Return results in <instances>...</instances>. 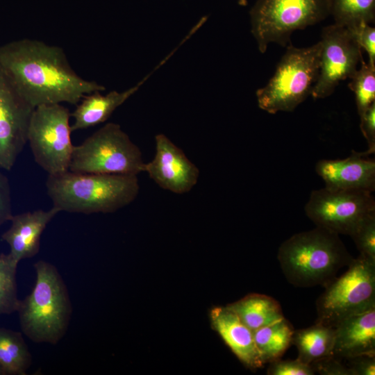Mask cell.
I'll return each instance as SVG.
<instances>
[{
    "mask_svg": "<svg viewBox=\"0 0 375 375\" xmlns=\"http://www.w3.org/2000/svg\"><path fill=\"white\" fill-rule=\"evenodd\" d=\"M0 67L34 108L62 103L76 105L86 94L106 90L76 74L62 49L36 40L24 38L0 46Z\"/></svg>",
    "mask_w": 375,
    "mask_h": 375,
    "instance_id": "1",
    "label": "cell"
},
{
    "mask_svg": "<svg viewBox=\"0 0 375 375\" xmlns=\"http://www.w3.org/2000/svg\"><path fill=\"white\" fill-rule=\"evenodd\" d=\"M47 195L60 212H114L131 203L140 191L137 175L79 173L48 175Z\"/></svg>",
    "mask_w": 375,
    "mask_h": 375,
    "instance_id": "2",
    "label": "cell"
},
{
    "mask_svg": "<svg viewBox=\"0 0 375 375\" xmlns=\"http://www.w3.org/2000/svg\"><path fill=\"white\" fill-rule=\"evenodd\" d=\"M277 258L287 281L299 288L324 287L353 259L339 235L319 226L285 240Z\"/></svg>",
    "mask_w": 375,
    "mask_h": 375,
    "instance_id": "3",
    "label": "cell"
},
{
    "mask_svg": "<svg viewBox=\"0 0 375 375\" xmlns=\"http://www.w3.org/2000/svg\"><path fill=\"white\" fill-rule=\"evenodd\" d=\"M33 267V288L17 310L19 325L33 342L56 344L65 335L72 313L69 292L53 264L40 260Z\"/></svg>",
    "mask_w": 375,
    "mask_h": 375,
    "instance_id": "4",
    "label": "cell"
},
{
    "mask_svg": "<svg viewBox=\"0 0 375 375\" xmlns=\"http://www.w3.org/2000/svg\"><path fill=\"white\" fill-rule=\"evenodd\" d=\"M322 44L287 46L273 76L256 92L259 108L268 113L293 111L311 95L318 78Z\"/></svg>",
    "mask_w": 375,
    "mask_h": 375,
    "instance_id": "5",
    "label": "cell"
},
{
    "mask_svg": "<svg viewBox=\"0 0 375 375\" xmlns=\"http://www.w3.org/2000/svg\"><path fill=\"white\" fill-rule=\"evenodd\" d=\"M251 31L263 53L275 42L285 47L291 35L331 15L330 0H256L249 11Z\"/></svg>",
    "mask_w": 375,
    "mask_h": 375,
    "instance_id": "6",
    "label": "cell"
},
{
    "mask_svg": "<svg viewBox=\"0 0 375 375\" xmlns=\"http://www.w3.org/2000/svg\"><path fill=\"white\" fill-rule=\"evenodd\" d=\"M145 162L140 148L116 123H108L74 146L69 170L79 173L137 175Z\"/></svg>",
    "mask_w": 375,
    "mask_h": 375,
    "instance_id": "7",
    "label": "cell"
},
{
    "mask_svg": "<svg viewBox=\"0 0 375 375\" xmlns=\"http://www.w3.org/2000/svg\"><path fill=\"white\" fill-rule=\"evenodd\" d=\"M316 301V322L335 327L341 320L375 307V260L359 255Z\"/></svg>",
    "mask_w": 375,
    "mask_h": 375,
    "instance_id": "8",
    "label": "cell"
},
{
    "mask_svg": "<svg viewBox=\"0 0 375 375\" xmlns=\"http://www.w3.org/2000/svg\"><path fill=\"white\" fill-rule=\"evenodd\" d=\"M71 113L60 103L34 108L28 130V142L35 162L48 175L69 170L74 145L71 139Z\"/></svg>",
    "mask_w": 375,
    "mask_h": 375,
    "instance_id": "9",
    "label": "cell"
},
{
    "mask_svg": "<svg viewBox=\"0 0 375 375\" xmlns=\"http://www.w3.org/2000/svg\"><path fill=\"white\" fill-rule=\"evenodd\" d=\"M305 212L316 226L350 236L367 216L375 212V201L370 192L325 187L310 193Z\"/></svg>",
    "mask_w": 375,
    "mask_h": 375,
    "instance_id": "10",
    "label": "cell"
},
{
    "mask_svg": "<svg viewBox=\"0 0 375 375\" xmlns=\"http://www.w3.org/2000/svg\"><path fill=\"white\" fill-rule=\"evenodd\" d=\"M320 67L311 96L326 98L335 91L340 82L351 78L362 58L361 48L352 32L335 24L322 31Z\"/></svg>",
    "mask_w": 375,
    "mask_h": 375,
    "instance_id": "11",
    "label": "cell"
},
{
    "mask_svg": "<svg viewBox=\"0 0 375 375\" xmlns=\"http://www.w3.org/2000/svg\"><path fill=\"white\" fill-rule=\"evenodd\" d=\"M34 107L18 92L0 67V168L9 171L28 142Z\"/></svg>",
    "mask_w": 375,
    "mask_h": 375,
    "instance_id": "12",
    "label": "cell"
},
{
    "mask_svg": "<svg viewBox=\"0 0 375 375\" xmlns=\"http://www.w3.org/2000/svg\"><path fill=\"white\" fill-rule=\"evenodd\" d=\"M156 153L144 172L161 188L175 194L190 192L197 183L199 169L165 135L155 136Z\"/></svg>",
    "mask_w": 375,
    "mask_h": 375,
    "instance_id": "13",
    "label": "cell"
},
{
    "mask_svg": "<svg viewBox=\"0 0 375 375\" xmlns=\"http://www.w3.org/2000/svg\"><path fill=\"white\" fill-rule=\"evenodd\" d=\"M367 155L366 151H353L344 159L321 160L317 162L315 171L326 188L372 192L375 190V162L365 158Z\"/></svg>",
    "mask_w": 375,
    "mask_h": 375,
    "instance_id": "14",
    "label": "cell"
},
{
    "mask_svg": "<svg viewBox=\"0 0 375 375\" xmlns=\"http://www.w3.org/2000/svg\"><path fill=\"white\" fill-rule=\"evenodd\" d=\"M59 212L53 206L49 210L38 209L13 215L10 220V226L1 235V240L9 245V253L17 262L38 253L43 231Z\"/></svg>",
    "mask_w": 375,
    "mask_h": 375,
    "instance_id": "15",
    "label": "cell"
},
{
    "mask_svg": "<svg viewBox=\"0 0 375 375\" xmlns=\"http://www.w3.org/2000/svg\"><path fill=\"white\" fill-rule=\"evenodd\" d=\"M209 317L212 328L246 367L253 371L262 367L253 331L233 310L226 306H216L210 310Z\"/></svg>",
    "mask_w": 375,
    "mask_h": 375,
    "instance_id": "16",
    "label": "cell"
},
{
    "mask_svg": "<svg viewBox=\"0 0 375 375\" xmlns=\"http://www.w3.org/2000/svg\"><path fill=\"white\" fill-rule=\"evenodd\" d=\"M334 328L335 357L375 356V307L341 320Z\"/></svg>",
    "mask_w": 375,
    "mask_h": 375,
    "instance_id": "17",
    "label": "cell"
},
{
    "mask_svg": "<svg viewBox=\"0 0 375 375\" xmlns=\"http://www.w3.org/2000/svg\"><path fill=\"white\" fill-rule=\"evenodd\" d=\"M147 77L123 92L113 90L103 95L100 91H95L84 96L71 113L74 119L72 131L88 128L106 122L118 107L137 92Z\"/></svg>",
    "mask_w": 375,
    "mask_h": 375,
    "instance_id": "18",
    "label": "cell"
},
{
    "mask_svg": "<svg viewBox=\"0 0 375 375\" xmlns=\"http://www.w3.org/2000/svg\"><path fill=\"white\" fill-rule=\"evenodd\" d=\"M335 338L334 327L316 322L308 328L294 331L292 344L297 349V358L310 365L334 356Z\"/></svg>",
    "mask_w": 375,
    "mask_h": 375,
    "instance_id": "19",
    "label": "cell"
},
{
    "mask_svg": "<svg viewBox=\"0 0 375 375\" xmlns=\"http://www.w3.org/2000/svg\"><path fill=\"white\" fill-rule=\"evenodd\" d=\"M252 331L284 318L279 303L261 294H249L226 306Z\"/></svg>",
    "mask_w": 375,
    "mask_h": 375,
    "instance_id": "20",
    "label": "cell"
},
{
    "mask_svg": "<svg viewBox=\"0 0 375 375\" xmlns=\"http://www.w3.org/2000/svg\"><path fill=\"white\" fill-rule=\"evenodd\" d=\"M294 331L284 317L253 331L257 350L264 364L281 358L292 344Z\"/></svg>",
    "mask_w": 375,
    "mask_h": 375,
    "instance_id": "21",
    "label": "cell"
},
{
    "mask_svg": "<svg viewBox=\"0 0 375 375\" xmlns=\"http://www.w3.org/2000/svg\"><path fill=\"white\" fill-rule=\"evenodd\" d=\"M32 356L21 332L0 327V365L6 375H25Z\"/></svg>",
    "mask_w": 375,
    "mask_h": 375,
    "instance_id": "22",
    "label": "cell"
},
{
    "mask_svg": "<svg viewBox=\"0 0 375 375\" xmlns=\"http://www.w3.org/2000/svg\"><path fill=\"white\" fill-rule=\"evenodd\" d=\"M335 24L352 28L375 21V0H330Z\"/></svg>",
    "mask_w": 375,
    "mask_h": 375,
    "instance_id": "23",
    "label": "cell"
},
{
    "mask_svg": "<svg viewBox=\"0 0 375 375\" xmlns=\"http://www.w3.org/2000/svg\"><path fill=\"white\" fill-rule=\"evenodd\" d=\"M18 264L10 253H0V315L17 310L20 301L16 281Z\"/></svg>",
    "mask_w": 375,
    "mask_h": 375,
    "instance_id": "24",
    "label": "cell"
},
{
    "mask_svg": "<svg viewBox=\"0 0 375 375\" xmlns=\"http://www.w3.org/2000/svg\"><path fill=\"white\" fill-rule=\"evenodd\" d=\"M361 58V67L351 78L349 88L354 93L359 116L375 101V65Z\"/></svg>",
    "mask_w": 375,
    "mask_h": 375,
    "instance_id": "25",
    "label": "cell"
},
{
    "mask_svg": "<svg viewBox=\"0 0 375 375\" xmlns=\"http://www.w3.org/2000/svg\"><path fill=\"white\" fill-rule=\"evenodd\" d=\"M350 236L360 255L375 260V212L367 216Z\"/></svg>",
    "mask_w": 375,
    "mask_h": 375,
    "instance_id": "26",
    "label": "cell"
},
{
    "mask_svg": "<svg viewBox=\"0 0 375 375\" xmlns=\"http://www.w3.org/2000/svg\"><path fill=\"white\" fill-rule=\"evenodd\" d=\"M268 375H313L315 371L311 365L305 363L298 358L281 360L269 362L267 370Z\"/></svg>",
    "mask_w": 375,
    "mask_h": 375,
    "instance_id": "27",
    "label": "cell"
},
{
    "mask_svg": "<svg viewBox=\"0 0 375 375\" xmlns=\"http://www.w3.org/2000/svg\"><path fill=\"white\" fill-rule=\"evenodd\" d=\"M350 30L358 45L368 54V62L375 65V28L369 24L362 23Z\"/></svg>",
    "mask_w": 375,
    "mask_h": 375,
    "instance_id": "28",
    "label": "cell"
},
{
    "mask_svg": "<svg viewBox=\"0 0 375 375\" xmlns=\"http://www.w3.org/2000/svg\"><path fill=\"white\" fill-rule=\"evenodd\" d=\"M360 130L365 138L368 149L367 155L375 151V101L360 116Z\"/></svg>",
    "mask_w": 375,
    "mask_h": 375,
    "instance_id": "29",
    "label": "cell"
},
{
    "mask_svg": "<svg viewBox=\"0 0 375 375\" xmlns=\"http://www.w3.org/2000/svg\"><path fill=\"white\" fill-rule=\"evenodd\" d=\"M315 373L322 375H353L348 366L342 364L334 356L310 364Z\"/></svg>",
    "mask_w": 375,
    "mask_h": 375,
    "instance_id": "30",
    "label": "cell"
},
{
    "mask_svg": "<svg viewBox=\"0 0 375 375\" xmlns=\"http://www.w3.org/2000/svg\"><path fill=\"white\" fill-rule=\"evenodd\" d=\"M1 170L0 168V226L13 216L10 183Z\"/></svg>",
    "mask_w": 375,
    "mask_h": 375,
    "instance_id": "31",
    "label": "cell"
},
{
    "mask_svg": "<svg viewBox=\"0 0 375 375\" xmlns=\"http://www.w3.org/2000/svg\"><path fill=\"white\" fill-rule=\"evenodd\" d=\"M347 360L353 375L375 374V356L361 355Z\"/></svg>",
    "mask_w": 375,
    "mask_h": 375,
    "instance_id": "32",
    "label": "cell"
},
{
    "mask_svg": "<svg viewBox=\"0 0 375 375\" xmlns=\"http://www.w3.org/2000/svg\"><path fill=\"white\" fill-rule=\"evenodd\" d=\"M237 1L242 6H246L247 5V0H237Z\"/></svg>",
    "mask_w": 375,
    "mask_h": 375,
    "instance_id": "33",
    "label": "cell"
},
{
    "mask_svg": "<svg viewBox=\"0 0 375 375\" xmlns=\"http://www.w3.org/2000/svg\"><path fill=\"white\" fill-rule=\"evenodd\" d=\"M0 375H6L4 371L2 369V367H1V365H0Z\"/></svg>",
    "mask_w": 375,
    "mask_h": 375,
    "instance_id": "34",
    "label": "cell"
}]
</instances>
